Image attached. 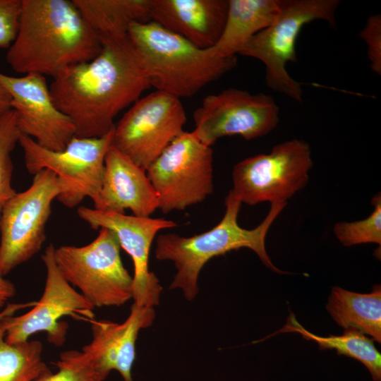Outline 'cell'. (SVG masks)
<instances>
[{
	"instance_id": "obj_1",
	"label": "cell",
	"mask_w": 381,
	"mask_h": 381,
	"mask_svg": "<svg viewBox=\"0 0 381 381\" xmlns=\"http://www.w3.org/2000/svg\"><path fill=\"white\" fill-rule=\"evenodd\" d=\"M101 42L97 56L68 67L49 85L54 104L75 126V137L105 135L119 113L150 87L128 35Z\"/></svg>"
},
{
	"instance_id": "obj_2",
	"label": "cell",
	"mask_w": 381,
	"mask_h": 381,
	"mask_svg": "<svg viewBox=\"0 0 381 381\" xmlns=\"http://www.w3.org/2000/svg\"><path fill=\"white\" fill-rule=\"evenodd\" d=\"M102 47L72 0H21L17 34L6 59L16 73L54 78L92 60Z\"/></svg>"
},
{
	"instance_id": "obj_3",
	"label": "cell",
	"mask_w": 381,
	"mask_h": 381,
	"mask_svg": "<svg viewBox=\"0 0 381 381\" xmlns=\"http://www.w3.org/2000/svg\"><path fill=\"white\" fill-rule=\"evenodd\" d=\"M221 221L211 229L185 237L174 233L160 234L156 239L155 257L174 262L176 273L169 289H180L185 298L193 300L199 291L198 277L204 265L212 258L242 248L254 251L262 263L276 272L284 273L274 265L265 248L267 234L287 203L271 204L262 222L252 229L240 226L238 216L241 202L231 190L224 201Z\"/></svg>"
},
{
	"instance_id": "obj_4",
	"label": "cell",
	"mask_w": 381,
	"mask_h": 381,
	"mask_svg": "<svg viewBox=\"0 0 381 381\" xmlns=\"http://www.w3.org/2000/svg\"><path fill=\"white\" fill-rule=\"evenodd\" d=\"M128 35L150 87L179 99L195 95L236 65V56L219 57L152 21L131 23Z\"/></svg>"
},
{
	"instance_id": "obj_5",
	"label": "cell",
	"mask_w": 381,
	"mask_h": 381,
	"mask_svg": "<svg viewBox=\"0 0 381 381\" xmlns=\"http://www.w3.org/2000/svg\"><path fill=\"white\" fill-rule=\"evenodd\" d=\"M279 4L275 20L255 35L238 54L255 58L264 64L269 88L301 102V83L289 74L286 66L296 61L297 38L306 25L320 20L335 25L339 1L279 0Z\"/></svg>"
},
{
	"instance_id": "obj_6",
	"label": "cell",
	"mask_w": 381,
	"mask_h": 381,
	"mask_svg": "<svg viewBox=\"0 0 381 381\" xmlns=\"http://www.w3.org/2000/svg\"><path fill=\"white\" fill-rule=\"evenodd\" d=\"M115 235L99 229L83 246L55 248L56 265L64 279L95 308L120 306L132 298L133 277L123 266Z\"/></svg>"
},
{
	"instance_id": "obj_7",
	"label": "cell",
	"mask_w": 381,
	"mask_h": 381,
	"mask_svg": "<svg viewBox=\"0 0 381 381\" xmlns=\"http://www.w3.org/2000/svg\"><path fill=\"white\" fill-rule=\"evenodd\" d=\"M114 129L99 138L74 137L59 151L44 148L20 134L25 165L30 174L47 169L57 176L61 193L57 197L68 208L77 207L86 197L95 203L101 189L106 155L112 145Z\"/></svg>"
},
{
	"instance_id": "obj_8",
	"label": "cell",
	"mask_w": 381,
	"mask_h": 381,
	"mask_svg": "<svg viewBox=\"0 0 381 381\" xmlns=\"http://www.w3.org/2000/svg\"><path fill=\"white\" fill-rule=\"evenodd\" d=\"M312 167L310 145L291 139L274 145L270 153L236 163L232 171L231 191L241 203L248 205L287 203L306 186Z\"/></svg>"
},
{
	"instance_id": "obj_9",
	"label": "cell",
	"mask_w": 381,
	"mask_h": 381,
	"mask_svg": "<svg viewBox=\"0 0 381 381\" xmlns=\"http://www.w3.org/2000/svg\"><path fill=\"white\" fill-rule=\"evenodd\" d=\"M61 193L56 175L44 169L34 175L25 190L4 205L0 217V273L8 274L39 252L45 239V229L52 203Z\"/></svg>"
},
{
	"instance_id": "obj_10",
	"label": "cell",
	"mask_w": 381,
	"mask_h": 381,
	"mask_svg": "<svg viewBox=\"0 0 381 381\" xmlns=\"http://www.w3.org/2000/svg\"><path fill=\"white\" fill-rule=\"evenodd\" d=\"M164 213L200 203L213 192V151L183 131L146 169Z\"/></svg>"
},
{
	"instance_id": "obj_11",
	"label": "cell",
	"mask_w": 381,
	"mask_h": 381,
	"mask_svg": "<svg viewBox=\"0 0 381 381\" xmlns=\"http://www.w3.org/2000/svg\"><path fill=\"white\" fill-rule=\"evenodd\" d=\"M180 99L155 90L138 99L114 126L112 146L144 169L184 131Z\"/></svg>"
},
{
	"instance_id": "obj_12",
	"label": "cell",
	"mask_w": 381,
	"mask_h": 381,
	"mask_svg": "<svg viewBox=\"0 0 381 381\" xmlns=\"http://www.w3.org/2000/svg\"><path fill=\"white\" fill-rule=\"evenodd\" d=\"M54 250L51 243L42 255L46 281L40 299L25 313L1 320L5 340L8 344L25 342L34 334L44 332L49 343L60 346L65 342L68 328L67 322L61 321L62 317L87 322L94 319L95 307L62 276L56 265Z\"/></svg>"
},
{
	"instance_id": "obj_13",
	"label": "cell",
	"mask_w": 381,
	"mask_h": 381,
	"mask_svg": "<svg viewBox=\"0 0 381 381\" xmlns=\"http://www.w3.org/2000/svg\"><path fill=\"white\" fill-rule=\"evenodd\" d=\"M197 138L211 147L224 136L240 135L246 140L262 137L279 121V109L273 97L229 87L205 97L193 113Z\"/></svg>"
},
{
	"instance_id": "obj_14",
	"label": "cell",
	"mask_w": 381,
	"mask_h": 381,
	"mask_svg": "<svg viewBox=\"0 0 381 381\" xmlns=\"http://www.w3.org/2000/svg\"><path fill=\"white\" fill-rule=\"evenodd\" d=\"M77 213L92 229L111 231L120 247L131 258L134 267L133 303L140 306H157L162 287L157 277L149 270L150 248L159 231L175 227L177 224L162 218L126 215L85 206L78 207Z\"/></svg>"
},
{
	"instance_id": "obj_15",
	"label": "cell",
	"mask_w": 381,
	"mask_h": 381,
	"mask_svg": "<svg viewBox=\"0 0 381 381\" xmlns=\"http://www.w3.org/2000/svg\"><path fill=\"white\" fill-rule=\"evenodd\" d=\"M0 83L11 97L21 134L54 151L64 149L75 137V126L54 104L45 76L29 73L16 77L0 72Z\"/></svg>"
},
{
	"instance_id": "obj_16",
	"label": "cell",
	"mask_w": 381,
	"mask_h": 381,
	"mask_svg": "<svg viewBox=\"0 0 381 381\" xmlns=\"http://www.w3.org/2000/svg\"><path fill=\"white\" fill-rule=\"evenodd\" d=\"M155 318L154 307L133 303L129 315L121 323L92 319L89 321L92 341L83 347L82 353L103 379L116 370L123 381H134L132 368L136 340L140 331L150 327Z\"/></svg>"
},
{
	"instance_id": "obj_17",
	"label": "cell",
	"mask_w": 381,
	"mask_h": 381,
	"mask_svg": "<svg viewBox=\"0 0 381 381\" xmlns=\"http://www.w3.org/2000/svg\"><path fill=\"white\" fill-rule=\"evenodd\" d=\"M93 208L120 214L128 209L135 216L150 217L159 209V198L146 170L111 145Z\"/></svg>"
},
{
	"instance_id": "obj_18",
	"label": "cell",
	"mask_w": 381,
	"mask_h": 381,
	"mask_svg": "<svg viewBox=\"0 0 381 381\" xmlns=\"http://www.w3.org/2000/svg\"><path fill=\"white\" fill-rule=\"evenodd\" d=\"M228 0H150V20L201 49L223 31Z\"/></svg>"
},
{
	"instance_id": "obj_19",
	"label": "cell",
	"mask_w": 381,
	"mask_h": 381,
	"mask_svg": "<svg viewBox=\"0 0 381 381\" xmlns=\"http://www.w3.org/2000/svg\"><path fill=\"white\" fill-rule=\"evenodd\" d=\"M279 11V0H228L223 31L211 50L221 58L236 56L255 35L275 20Z\"/></svg>"
},
{
	"instance_id": "obj_20",
	"label": "cell",
	"mask_w": 381,
	"mask_h": 381,
	"mask_svg": "<svg viewBox=\"0 0 381 381\" xmlns=\"http://www.w3.org/2000/svg\"><path fill=\"white\" fill-rule=\"evenodd\" d=\"M333 320L344 329H355L381 343V287L360 294L334 286L326 306Z\"/></svg>"
},
{
	"instance_id": "obj_21",
	"label": "cell",
	"mask_w": 381,
	"mask_h": 381,
	"mask_svg": "<svg viewBox=\"0 0 381 381\" xmlns=\"http://www.w3.org/2000/svg\"><path fill=\"white\" fill-rule=\"evenodd\" d=\"M100 40L128 35L133 23L150 21V0H72Z\"/></svg>"
},
{
	"instance_id": "obj_22",
	"label": "cell",
	"mask_w": 381,
	"mask_h": 381,
	"mask_svg": "<svg viewBox=\"0 0 381 381\" xmlns=\"http://www.w3.org/2000/svg\"><path fill=\"white\" fill-rule=\"evenodd\" d=\"M280 332H296L303 339L316 341L320 350L335 349L339 355H344L361 362L368 370L373 381H381V353L373 339L355 329H344L341 335L321 337L310 332L291 314Z\"/></svg>"
},
{
	"instance_id": "obj_23",
	"label": "cell",
	"mask_w": 381,
	"mask_h": 381,
	"mask_svg": "<svg viewBox=\"0 0 381 381\" xmlns=\"http://www.w3.org/2000/svg\"><path fill=\"white\" fill-rule=\"evenodd\" d=\"M1 320L0 381H36L51 373V369L42 358V344L37 340H28L16 344L7 343Z\"/></svg>"
},
{
	"instance_id": "obj_24",
	"label": "cell",
	"mask_w": 381,
	"mask_h": 381,
	"mask_svg": "<svg viewBox=\"0 0 381 381\" xmlns=\"http://www.w3.org/2000/svg\"><path fill=\"white\" fill-rule=\"evenodd\" d=\"M20 134L14 110L11 109L0 115V217L6 203L17 193L11 186V152Z\"/></svg>"
},
{
	"instance_id": "obj_25",
	"label": "cell",
	"mask_w": 381,
	"mask_h": 381,
	"mask_svg": "<svg viewBox=\"0 0 381 381\" xmlns=\"http://www.w3.org/2000/svg\"><path fill=\"white\" fill-rule=\"evenodd\" d=\"M374 210L366 218L354 222H339L333 226L337 238L346 247L363 243L381 244V196L372 198Z\"/></svg>"
},
{
	"instance_id": "obj_26",
	"label": "cell",
	"mask_w": 381,
	"mask_h": 381,
	"mask_svg": "<svg viewBox=\"0 0 381 381\" xmlns=\"http://www.w3.org/2000/svg\"><path fill=\"white\" fill-rule=\"evenodd\" d=\"M57 371L47 374L36 381H104L92 367L82 351L62 352L53 363Z\"/></svg>"
},
{
	"instance_id": "obj_27",
	"label": "cell",
	"mask_w": 381,
	"mask_h": 381,
	"mask_svg": "<svg viewBox=\"0 0 381 381\" xmlns=\"http://www.w3.org/2000/svg\"><path fill=\"white\" fill-rule=\"evenodd\" d=\"M360 37L367 46V54L372 71L381 74V16L371 15L360 31Z\"/></svg>"
},
{
	"instance_id": "obj_28",
	"label": "cell",
	"mask_w": 381,
	"mask_h": 381,
	"mask_svg": "<svg viewBox=\"0 0 381 381\" xmlns=\"http://www.w3.org/2000/svg\"><path fill=\"white\" fill-rule=\"evenodd\" d=\"M21 0H0V49H8L16 38Z\"/></svg>"
},
{
	"instance_id": "obj_29",
	"label": "cell",
	"mask_w": 381,
	"mask_h": 381,
	"mask_svg": "<svg viewBox=\"0 0 381 381\" xmlns=\"http://www.w3.org/2000/svg\"><path fill=\"white\" fill-rule=\"evenodd\" d=\"M16 294V287L0 273V309Z\"/></svg>"
},
{
	"instance_id": "obj_30",
	"label": "cell",
	"mask_w": 381,
	"mask_h": 381,
	"mask_svg": "<svg viewBox=\"0 0 381 381\" xmlns=\"http://www.w3.org/2000/svg\"><path fill=\"white\" fill-rule=\"evenodd\" d=\"M35 304V301L25 303L8 304L1 311H0V320L3 319L6 316L14 315L19 310L33 307Z\"/></svg>"
},
{
	"instance_id": "obj_31",
	"label": "cell",
	"mask_w": 381,
	"mask_h": 381,
	"mask_svg": "<svg viewBox=\"0 0 381 381\" xmlns=\"http://www.w3.org/2000/svg\"><path fill=\"white\" fill-rule=\"evenodd\" d=\"M11 109V97L6 88L0 83V115Z\"/></svg>"
}]
</instances>
